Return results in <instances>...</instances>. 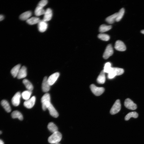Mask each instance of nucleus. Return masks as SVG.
Instances as JSON below:
<instances>
[{
  "mask_svg": "<svg viewBox=\"0 0 144 144\" xmlns=\"http://www.w3.org/2000/svg\"><path fill=\"white\" fill-rule=\"evenodd\" d=\"M124 72V70L123 69L112 67L110 72L108 73V77L109 79H112L116 76L120 75Z\"/></svg>",
  "mask_w": 144,
  "mask_h": 144,
  "instance_id": "obj_1",
  "label": "nucleus"
},
{
  "mask_svg": "<svg viewBox=\"0 0 144 144\" xmlns=\"http://www.w3.org/2000/svg\"><path fill=\"white\" fill-rule=\"evenodd\" d=\"M62 138L61 134L57 131L53 133L48 139L49 142L51 144H56L59 143Z\"/></svg>",
  "mask_w": 144,
  "mask_h": 144,
  "instance_id": "obj_2",
  "label": "nucleus"
},
{
  "mask_svg": "<svg viewBox=\"0 0 144 144\" xmlns=\"http://www.w3.org/2000/svg\"><path fill=\"white\" fill-rule=\"evenodd\" d=\"M42 108L43 110H46L51 103V97L49 94L47 93L44 95L41 99Z\"/></svg>",
  "mask_w": 144,
  "mask_h": 144,
  "instance_id": "obj_3",
  "label": "nucleus"
},
{
  "mask_svg": "<svg viewBox=\"0 0 144 144\" xmlns=\"http://www.w3.org/2000/svg\"><path fill=\"white\" fill-rule=\"evenodd\" d=\"M90 87L92 93L95 95L97 96L102 95L105 91L103 87H98L93 84L90 85Z\"/></svg>",
  "mask_w": 144,
  "mask_h": 144,
  "instance_id": "obj_4",
  "label": "nucleus"
},
{
  "mask_svg": "<svg viewBox=\"0 0 144 144\" xmlns=\"http://www.w3.org/2000/svg\"><path fill=\"white\" fill-rule=\"evenodd\" d=\"M121 109V104L120 100L117 99L113 106L110 110V113L112 115L118 113Z\"/></svg>",
  "mask_w": 144,
  "mask_h": 144,
  "instance_id": "obj_5",
  "label": "nucleus"
},
{
  "mask_svg": "<svg viewBox=\"0 0 144 144\" xmlns=\"http://www.w3.org/2000/svg\"><path fill=\"white\" fill-rule=\"evenodd\" d=\"M113 53V49L111 45H108L105 49L103 55V58L105 59H107L112 56Z\"/></svg>",
  "mask_w": 144,
  "mask_h": 144,
  "instance_id": "obj_6",
  "label": "nucleus"
},
{
  "mask_svg": "<svg viewBox=\"0 0 144 144\" xmlns=\"http://www.w3.org/2000/svg\"><path fill=\"white\" fill-rule=\"evenodd\" d=\"M124 105L129 109L135 110L137 108V106L129 98H127L125 100Z\"/></svg>",
  "mask_w": 144,
  "mask_h": 144,
  "instance_id": "obj_7",
  "label": "nucleus"
},
{
  "mask_svg": "<svg viewBox=\"0 0 144 144\" xmlns=\"http://www.w3.org/2000/svg\"><path fill=\"white\" fill-rule=\"evenodd\" d=\"M21 96V94L19 92L15 94L12 99V104L14 106H17L19 105Z\"/></svg>",
  "mask_w": 144,
  "mask_h": 144,
  "instance_id": "obj_8",
  "label": "nucleus"
},
{
  "mask_svg": "<svg viewBox=\"0 0 144 144\" xmlns=\"http://www.w3.org/2000/svg\"><path fill=\"white\" fill-rule=\"evenodd\" d=\"M36 100V97L34 96H33L25 101L24 103V105L28 109L32 108L35 104Z\"/></svg>",
  "mask_w": 144,
  "mask_h": 144,
  "instance_id": "obj_9",
  "label": "nucleus"
},
{
  "mask_svg": "<svg viewBox=\"0 0 144 144\" xmlns=\"http://www.w3.org/2000/svg\"><path fill=\"white\" fill-rule=\"evenodd\" d=\"M60 76L59 72H56L52 74L48 79V83L50 86L53 85L57 80Z\"/></svg>",
  "mask_w": 144,
  "mask_h": 144,
  "instance_id": "obj_10",
  "label": "nucleus"
},
{
  "mask_svg": "<svg viewBox=\"0 0 144 144\" xmlns=\"http://www.w3.org/2000/svg\"><path fill=\"white\" fill-rule=\"evenodd\" d=\"M115 48L117 51H124L126 50V47L124 43L122 41L118 40L115 43Z\"/></svg>",
  "mask_w": 144,
  "mask_h": 144,
  "instance_id": "obj_11",
  "label": "nucleus"
},
{
  "mask_svg": "<svg viewBox=\"0 0 144 144\" xmlns=\"http://www.w3.org/2000/svg\"><path fill=\"white\" fill-rule=\"evenodd\" d=\"M52 12L51 8H48L45 11L43 20L46 22L50 20L52 16Z\"/></svg>",
  "mask_w": 144,
  "mask_h": 144,
  "instance_id": "obj_12",
  "label": "nucleus"
},
{
  "mask_svg": "<svg viewBox=\"0 0 144 144\" xmlns=\"http://www.w3.org/2000/svg\"><path fill=\"white\" fill-rule=\"evenodd\" d=\"M50 86L48 83L47 77H45L43 79L42 84L43 91L45 92H48L50 89Z\"/></svg>",
  "mask_w": 144,
  "mask_h": 144,
  "instance_id": "obj_13",
  "label": "nucleus"
},
{
  "mask_svg": "<svg viewBox=\"0 0 144 144\" xmlns=\"http://www.w3.org/2000/svg\"><path fill=\"white\" fill-rule=\"evenodd\" d=\"M27 75V68L23 66L20 69L17 77L18 79H21L26 77Z\"/></svg>",
  "mask_w": 144,
  "mask_h": 144,
  "instance_id": "obj_14",
  "label": "nucleus"
},
{
  "mask_svg": "<svg viewBox=\"0 0 144 144\" xmlns=\"http://www.w3.org/2000/svg\"><path fill=\"white\" fill-rule=\"evenodd\" d=\"M48 27V24L47 22L43 20L40 21L38 24V28L40 32H43L47 30Z\"/></svg>",
  "mask_w": 144,
  "mask_h": 144,
  "instance_id": "obj_15",
  "label": "nucleus"
},
{
  "mask_svg": "<svg viewBox=\"0 0 144 144\" xmlns=\"http://www.w3.org/2000/svg\"><path fill=\"white\" fill-rule=\"evenodd\" d=\"M50 115L54 118L58 117L59 115L58 112L54 107L53 105L51 104L47 108Z\"/></svg>",
  "mask_w": 144,
  "mask_h": 144,
  "instance_id": "obj_16",
  "label": "nucleus"
},
{
  "mask_svg": "<svg viewBox=\"0 0 144 144\" xmlns=\"http://www.w3.org/2000/svg\"><path fill=\"white\" fill-rule=\"evenodd\" d=\"M105 73L103 70L100 73L97 79V81L98 83L100 84H104L105 81L106 77Z\"/></svg>",
  "mask_w": 144,
  "mask_h": 144,
  "instance_id": "obj_17",
  "label": "nucleus"
},
{
  "mask_svg": "<svg viewBox=\"0 0 144 144\" xmlns=\"http://www.w3.org/2000/svg\"><path fill=\"white\" fill-rule=\"evenodd\" d=\"M21 65L18 64L12 68L11 71V73L14 77H17L18 74L21 68Z\"/></svg>",
  "mask_w": 144,
  "mask_h": 144,
  "instance_id": "obj_18",
  "label": "nucleus"
},
{
  "mask_svg": "<svg viewBox=\"0 0 144 144\" xmlns=\"http://www.w3.org/2000/svg\"><path fill=\"white\" fill-rule=\"evenodd\" d=\"M32 15L30 11H28L22 14L20 16V19L22 20H27Z\"/></svg>",
  "mask_w": 144,
  "mask_h": 144,
  "instance_id": "obj_19",
  "label": "nucleus"
},
{
  "mask_svg": "<svg viewBox=\"0 0 144 144\" xmlns=\"http://www.w3.org/2000/svg\"><path fill=\"white\" fill-rule=\"evenodd\" d=\"M40 21L39 18L33 17L29 18L27 20V22L29 25H33L38 24Z\"/></svg>",
  "mask_w": 144,
  "mask_h": 144,
  "instance_id": "obj_20",
  "label": "nucleus"
},
{
  "mask_svg": "<svg viewBox=\"0 0 144 144\" xmlns=\"http://www.w3.org/2000/svg\"><path fill=\"white\" fill-rule=\"evenodd\" d=\"M118 15V13H116L106 18V21L109 24L114 23Z\"/></svg>",
  "mask_w": 144,
  "mask_h": 144,
  "instance_id": "obj_21",
  "label": "nucleus"
},
{
  "mask_svg": "<svg viewBox=\"0 0 144 144\" xmlns=\"http://www.w3.org/2000/svg\"><path fill=\"white\" fill-rule=\"evenodd\" d=\"M11 116L13 118H18L20 120H23V118L22 115L20 112L17 110L12 112Z\"/></svg>",
  "mask_w": 144,
  "mask_h": 144,
  "instance_id": "obj_22",
  "label": "nucleus"
},
{
  "mask_svg": "<svg viewBox=\"0 0 144 144\" xmlns=\"http://www.w3.org/2000/svg\"><path fill=\"white\" fill-rule=\"evenodd\" d=\"M1 104L6 112L8 113L10 112H11V109L10 106L7 101L5 100H3L2 101Z\"/></svg>",
  "mask_w": 144,
  "mask_h": 144,
  "instance_id": "obj_23",
  "label": "nucleus"
},
{
  "mask_svg": "<svg viewBox=\"0 0 144 144\" xmlns=\"http://www.w3.org/2000/svg\"><path fill=\"white\" fill-rule=\"evenodd\" d=\"M45 11L43 8L37 6L35 11V14L36 16H40L44 15Z\"/></svg>",
  "mask_w": 144,
  "mask_h": 144,
  "instance_id": "obj_24",
  "label": "nucleus"
},
{
  "mask_svg": "<svg viewBox=\"0 0 144 144\" xmlns=\"http://www.w3.org/2000/svg\"><path fill=\"white\" fill-rule=\"evenodd\" d=\"M48 128L49 130L53 133L58 131L57 127L52 122H51L49 123L48 126Z\"/></svg>",
  "mask_w": 144,
  "mask_h": 144,
  "instance_id": "obj_25",
  "label": "nucleus"
},
{
  "mask_svg": "<svg viewBox=\"0 0 144 144\" xmlns=\"http://www.w3.org/2000/svg\"><path fill=\"white\" fill-rule=\"evenodd\" d=\"M23 83L27 89L30 91H32L34 89V87L32 84L27 79L23 80Z\"/></svg>",
  "mask_w": 144,
  "mask_h": 144,
  "instance_id": "obj_26",
  "label": "nucleus"
},
{
  "mask_svg": "<svg viewBox=\"0 0 144 144\" xmlns=\"http://www.w3.org/2000/svg\"><path fill=\"white\" fill-rule=\"evenodd\" d=\"M112 28V27L111 26H108L106 25L103 24L100 26L99 31L100 32L103 33L109 30Z\"/></svg>",
  "mask_w": 144,
  "mask_h": 144,
  "instance_id": "obj_27",
  "label": "nucleus"
},
{
  "mask_svg": "<svg viewBox=\"0 0 144 144\" xmlns=\"http://www.w3.org/2000/svg\"><path fill=\"white\" fill-rule=\"evenodd\" d=\"M32 94V91L27 90L24 91L21 95L23 98L26 101L30 98Z\"/></svg>",
  "mask_w": 144,
  "mask_h": 144,
  "instance_id": "obj_28",
  "label": "nucleus"
},
{
  "mask_svg": "<svg viewBox=\"0 0 144 144\" xmlns=\"http://www.w3.org/2000/svg\"><path fill=\"white\" fill-rule=\"evenodd\" d=\"M138 117V114L136 112H131L129 113L125 117V120L126 121L129 120L131 117L136 118Z\"/></svg>",
  "mask_w": 144,
  "mask_h": 144,
  "instance_id": "obj_29",
  "label": "nucleus"
},
{
  "mask_svg": "<svg viewBox=\"0 0 144 144\" xmlns=\"http://www.w3.org/2000/svg\"><path fill=\"white\" fill-rule=\"evenodd\" d=\"M125 10L124 8H122L118 13V15L116 18V21H119L123 17L124 13Z\"/></svg>",
  "mask_w": 144,
  "mask_h": 144,
  "instance_id": "obj_30",
  "label": "nucleus"
},
{
  "mask_svg": "<svg viewBox=\"0 0 144 144\" xmlns=\"http://www.w3.org/2000/svg\"><path fill=\"white\" fill-rule=\"evenodd\" d=\"M98 37L99 39L105 41H108L110 39V36L108 35L103 33L99 34Z\"/></svg>",
  "mask_w": 144,
  "mask_h": 144,
  "instance_id": "obj_31",
  "label": "nucleus"
},
{
  "mask_svg": "<svg viewBox=\"0 0 144 144\" xmlns=\"http://www.w3.org/2000/svg\"><path fill=\"white\" fill-rule=\"evenodd\" d=\"M111 65V64L109 62H107L105 64L103 70L105 73H108L110 72L112 68Z\"/></svg>",
  "mask_w": 144,
  "mask_h": 144,
  "instance_id": "obj_32",
  "label": "nucleus"
},
{
  "mask_svg": "<svg viewBox=\"0 0 144 144\" xmlns=\"http://www.w3.org/2000/svg\"><path fill=\"white\" fill-rule=\"evenodd\" d=\"M48 3L47 0H42L39 2L38 6L43 8Z\"/></svg>",
  "mask_w": 144,
  "mask_h": 144,
  "instance_id": "obj_33",
  "label": "nucleus"
},
{
  "mask_svg": "<svg viewBox=\"0 0 144 144\" xmlns=\"http://www.w3.org/2000/svg\"><path fill=\"white\" fill-rule=\"evenodd\" d=\"M4 18V17L3 15H0V21L3 20Z\"/></svg>",
  "mask_w": 144,
  "mask_h": 144,
  "instance_id": "obj_34",
  "label": "nucleus"
},
{
  "mask_svg": "<svg viewBox=\"0 0 144 144\" xmlns=\"http://www.w3.org/2000/svg\"><path fill=\"white\" fill-rule=\"evenodd\" d=\"M0 144H4L3 141L1 139H0Z\"/></svg>",
  "mask_w": 144,
  "mask_h": 144,
  "instance_id": "obj_35",
  "label": "nucleus"
},
{
  "mask_svg": "<svg viewBox=\"0 0 144 144\" xmlns=\"http://www.w3.org/2000/svg\"><path fill=\"white\" fill-rule=\"evenodd\" d=\"M141 33L144 34V30H142L141 31Z\"/></svg>",
  "mask_w": 144,
  "mask_h": 144,
  "instance_id": "obj_36",
  "label": "nucleus"
},
{
  "mask_svg": "<svg viewBox=\"0 0 144 144\" xmlns=\"http://www.w3.org/2000/svg\"><path fill=\"white\" fill-rule=\"evenodd\" d=\"M2 134V131H0V135H1Z\"/></svg>",
  "mask_w": 144,
  "mask_h": 144,
  "instance_id": "obj_37",
  "label": "nucleus"
},
{
  "mask_svg": "<svg viewBox=\"0 0 144 144\" xmlns=\"http://www.w3.org/2000/svg\"><path fill=\"white\" fill-rule=\"evenodd\" d=\"M56 144H60L59 143H56Z\"/></svg>",
  "mask_w": 144,
  "mask_h": 144,
  "instance_id": "obj_38",
  "label": "nucleus"
}]
</instances>
